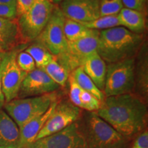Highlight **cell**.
Returning <instances> with one entry per match:
<instances>
[{"mask_svg":"<svg viewBox=\"0 0 148 148\" xmlns=\"http://www.w3.org/2000/svg\"><path fill=\"white\" fill-rule=\"evenodd\" d=\"M27 148H86L82 127L74 122L62 130L36 140Z\"/></svg>","mask_w":148,"mask_h":148,"instance_id":"9","label":"cell"},{"mask_svg":"<svg viewBox=\"0 0 148 148\" xmlns=\"http://www.w3.org/2000/svg\"><path fill=\"white\" fill-rule=\"evenodd\" d=\"M58 86L43 70L36 68L27 73L22 82L18 97L25 98L42 95L55 92Z\"/></svg>","mask_w":148,"mask_h":148,"instance_id":"13","label":"cell"},{"mask_svg":"<svg viewBox=\"0 0 148 148\" xmlns=\"http://www.w3.org/2000/svg\"><path fill=\"white\" fill-rule=\"evenodd\" d=\"M143 38L122 26L99 31L97 52L107 63L134 58L140 49Z\"/></svg>","mask_w":148,"mask_h":148,"instance_id":"2","label":"cell"},{"mask_svg":"<svg viewBox=\"0 0 148 148\" xmlns=\"http://www.w3.org/2000/svg\"><path fill=\"white\" fill-rule=\"evenodd\" d=\"M20 42L21 38L17 20L0 17V52L12 50Z\"/></svg>","mask_w":148,"mask_h":148,"instance_id":"16","label":"cell"},{"mask_svg":"<svg viewBox=\"0 0 148 148\" xmlns=\"http://www.w3.org/2000/svg\"><path fill=\"white\" fill-rule=\"evenodd\" d=\"M80 113V108L71 102L67 101H58L45 124L38 133L36 140L54 134L69 126L78 119Z\"/></svg>","mask_w":148,"mask_h":148,"instance_id":"11","label":"cell"},{"mask_svg":"<svg viewBox=\"0 0 148 148\" xmlns=\"http://www.w3.org/2000/svg\"><path fill=\"white\" fill-rule=\"evenodd\" d=\"M54 5L49 0H35L28 10L18 16L21 42H33L39 36L51 17Z\"/></svg>","mask_w":148,"mask_h":148,"instance_id":"4","label":"cell"},{"mask_svg":"<svg viewBox=\"0 0 148 148\" xmlns=\"http://www.w3.org/2000/svg\"><path fill=\"white\" fill-rule=\"evenodd\" d=\"M96 113L127 138L140 134L147 122V105L132 92L106 97Z\"/></svg>","mask_w":148,"mask_h":148,"instance_id":"1","label":"cell"},{"mask_svg":"<svg viewBox=\"0 0 148 148\" xmlns=\"http://www.w3.org/2000/svg\"><path fill=\"white\" fill-rule=\"evenodd\" d=\"M58 101L53 102L46 112L38 114L18 127L20 132V148H27L36 140L38 133L49 117Z\"/></svg>","mask_w":148,"mask_h":148,"instance_id":"14","label":"cell"},{"mask_svg":"<svg viewBox=\"0 0 148 148\" xmlns=\"http://www.w3.org/2000/svg\"><path fill=\"white\" fill-rule=\"evenodd\" d=\"M18 53L16 49L5 52L0 62V78L5 103L18 97L22 82L27 75L16 63Z\"/></svg>","mask_w":148,"mask_h":148,"instance_id":"8","label":"cell"},{"mask_svg":"<svg viewBox=\"0 0 148 148\" xmlns=\"http://www.w3.org/2000/svg\"><path fill=\"white\" fill-rule=\"evenodd\" d=\"M134 69V58L108 64L103 90L105 97L132 92L135 86Z\"/></svg>","mask_w":148,"mask_h":148,"instance_id":"6","label":"cell"},{"mask_svg":"<svg viewBox=\"0 0 148 148\" xmlns=\"http://www.w3.org/2000/svg\"><path fill=\"white\" fill-rule=\"evenodd\" d=\"M16 63L22 71L28 73L36 69V64L33 58L26 51H18L16 56Z\"/></svg>","mask_w":148,"mask_h":148,"instance_id":"27","label":"cell"},{"mask_svg":"<svg viewBox=\"0 0 148 148\" xmlns=\"http://www.w3.org/2000/svg\"><path fill=\"white\" fill-rule=\"evenodd\" d=\"M57 101L55 92L25 98H16L5 103L8 114L18 127L21 126L38 114L46 112L51 104Z\"/></svg>","mask_w":148,"mask_h":148,"instance_id":"5","label":"cell"},{"mask_svg":"<svg viewBox=\"0 0 148 148\" xmlns=\"http://www.w3.org/2000/svg\"><path fill=\"white\" fill-rule=\"evenodd\" d=\"M125 8L137 10L145 14L147 0H121Z\"/></svg>","mask_w":148,"mask_h":148,"instance_id":"29","label":"cell"},{"mask_svg":"<svg viewBox=\"0 0 148 148\" xmlns=\"http://www.w3.org/2000/svg\"><path fill=\"white\" fill-rule=\"evenodd\" d=\"M69 98L71 102L73 105L76 106L78 108H81V102L79 99V96L82 92V89L80 86L77 84V83L75 82V79L73 78V75L70 74L69 79Z\"/></svg>","mask_w":148,"mask_h":148,"instance_id":"28","label":"cell"},{"mask_svg":"<svg viewBox=\"0 0 148 148\" xmlns=\"http://www.w3.org/2000/svg\"><path fill=\"white\" fill-rule=\"evenodd\" d=\"M143 59L138 63V88L144 95H147L148 88V74H147V54L144 52Z\"/></svg>","mask_w":148,"mask_h":148,"instance_id":"24","label":"cell"},{"mask_svg":"<svg viewBox=\"0 0 148 148\" xmlns=\"http://www.w3.org/2000/svg\"><path fill=\"white\" fill-rule=\"evenodd\" d=\"M119 26L125 27L135 34H141L145 31V14L139 11L123 8L117 14Z\"/></svg>","mask_w":148,"mask_h":148,"instance_id":"18","label":"cell"},{"mask_svg":"<svg viewBox=\"0 0 148 148\" xmlns=\"http://www.w3.org/2000/svg\"><path fill=\"white\" fill-rule=\"evenodd\" d=\"M130 148H148V132L147 129L144 130L143 132L138 134Z\"/></svg>","mask_w":148,"mask_h":148,"instance_id":"31","label":"cell"},{"mask_svg":"<svg viewBox=\"0 0 148 148\" xmlns=\"http://www.w3.org/2000/svg\"><path fill=\"white\" fill-rule=\"evenodd\" d=\"M0 17L8 19H16L17 17L16 5L0 4Z\"/></svg>","mask_w":148,"mask_h":148,"instance_id":"30","label":"cell"},{"mask_svg":"<svg viewBox=\"0 0 148 148\" xmlns=\"http://www.w3.org/2000/svg\"><path fill=\"white\" fill-rule=\"evenodd\" d=\"M87 28L95 29V30H104V29L112 28L119 26V20L117 15H109L99 16L97 19L92 21L80 23Z\"/></svg>","mask_w":148,"mask_h":148,"instance_id":"23","label":"cell"},{"mask_svg":"<svg viewBox=\"0 0 148 148\" xmlns=\"http://www.w3.org/2000/svg\"><path fill=\"white\" fill-rule=\"evenodd\" d=\"M35 0H16L17 17L25 13L32 6Z\"/></svg>","mask_w":148,"mask_h":148,"instance_id":"32","label":"cell"},{"mask_svg":"<svg viewBox=\"0 0 148 148\" xmlns=\"http://www.w3.org/2000/svg\"><path fill=\"white\" fill-rule=\"evenodd\" d=\"M0 148H20L18 127L1 109H0Z\"/></svg>","mask_w":148,"mask_h":148,"instance_id":"15","label":"cell"},{"mask_svg":"<svg viewBox=\"0 0 148 148\" xmlns=\"http://www.w3.org/2000/svg\"><path fill=\"white\" fill-rule=\"evenodd\" d=\"M33 42H34L28 46L25 51L32 56L36 64V67L42 69L49 63L53 56L42 44L37 41Z\"/></svg>","mask_w":148,"mask_h":148,"instance_id":"22","label":"cell"},{"mask_svg":"<svg viewBox=\"0 0 148 148\" xmlns=\"http://www.w3.org/2000/svg\"><path fill=\"white\" fill-rule=\"evenodd\" d=\"M5 103V97H4V95H3V92L2 90L1 78H0V109H1V108H3V107L4 106Z\"/></svg>","mask_w":148,"mask_h":148,"instance_id":"33","label":"cell"},{"mask_svg":"<svg viewBox=\"0 0 148 148\" xmlns=\"http://www.w3.org/2000/svg\"><path fill=\"white\" fill-rule=\"evenodd\" d=\"M4 54H5V53H3V52H0V62H1V60H2L3 57L4 56Z\"/></svg>","mask_w":148,"mask_h":148,"instance_id":"36","label":"cell"},{"mask_svg":"<svg viewBox=\"0 0 148 148\" xmlns=\"http://www.w3.org/2000/svg\"><path fill=\"white\" fill-rule=\"evenodd\" d=\"M58 86H64L67 82L70 73L56 58H53L43 69H42Z\"/></svg>","mask_w":148,"mask_h":148,"instance_id":"21","label":"cell"},{"mask_svg":"<svg viewBox=\"0 0 148 148\" xmlns=\"http://www.w3.org/2000/svg\"><path fill=\"white\" fill-rule=\"evenodd\" d=\"M65 16L57 5H54L52 14L45 28L34 41L42 44L55 58L66 52L68 41L64 33Z\"/></svg>","mask_w":148,"mask_h":148,"instance_id":"7","label":"cell"},{"mask_svg":"<svg viewBox=\"0 0 148 148\" xmlns=\"http://www.w3.org/2000/svg\"><path fill=\"white\" fill-rule=\"evenodd\" d=\"M99 34V32L76 41L68 42L66 52L56 58L69 73H71L82 65L88 56L97 51Z\"/></svg>","mask_w":148,"mask_h":148,"instance_id":"10","label":"cell"},{"mask_svg":"<svg viewBox=\"0 0 148 148\" xmlns=\"http://www.w3.org/2000/svg\"><path fill=\"white\" fill-rule=\"evenodd\" d=\"M82 127L86 148H127L129 138L121 135L96 112H90Z\"/></svg>","mask_w":148,"mask_h":148,"instance_id":"3","label":"cell"},{"mask_svg":"<svg viewBox=\"0 0 148 148\" xmlns=\"http://www.w3.org/2000/svg\"><path fill=\"white\" fill-rule=\"evenodd\" d=\"M99 31L87 28L79 22L65 18L64 33L68 42H74L81 38L95 34Z\"/></svg>","mask_w":148,"mask_h":148,"instance_id":"19","label":"cell"},{"mask_svg":"<svg viewBox=\"0 0 148 148\" xmlns=\"http://www.w3.org/2000/svg\"><path fill=\"white\" fill-rule=\"evenodd\" d=\"M81 102V108L88 112H97L101 105V101H99L93 95L86 90H82L79 96Z\"/></svg>","mask_w":148,"mask_h":148,"instance_id":"26","label":"cell"},{"mask_svg":"<svg viewBox=\"0 0 148 148\" xmlns=\"http://www.w3.org/2000/svg\"><path fill=\"white\" fill-rule=\"evenodd\" d=\"M51 3H52L53 4L57 5L58 3H60L62 1V0H49Z\"/></svg>","mask_w":148,"mask_h":148,"instance_id":"35","label":"cell"},{"mask_svg":"<svg viewBox=\"0 0 148 148\" xmlns=\"http://www.w3.org/2000/svg\"><path fill=\"white\" fill-rule=\"evenodd\" d=\"M81 66L84 73L95 83L96 86L103 91L105 85L107 65L97 51L85 59Z\"/></svg>","mask_w":148,"mask_h":148,"instance_id":"17","label":"cell"},{"mask_svg":"<svg viewBox=\"0 0 148 148\" xmlns=\"http://www.w3.org/2000/svg\"><path fill=\"white\" fill-rule=\"evenodd\" d=\"M71 74L73 75L75 82L77 83V84L80 86L82 90L91 93L101 102L103 101L106 97H105L103 91L99 90L96 86L95 83L91 80V79L84 73L82 66H79L75 69Z\"/></svg>","mask_w":148,"mask_h":148,"instance_id":"20","label":"cell"},{"mask_svg":"<svg viewBox=\"0 0 148 148\" xmlns=\"http://www.w3.org/2000/svg\"><path fill=\"white\" fill-rule=\"evenodd\" d=\"M59 8L65 18L79 23L92 21L100 16L99 0H62Z\"/></svg>","mask_w":148,"mask_h":148,"instance_id":"12","label":"cell"},{"mask_svg":"<svg viewBox=\"0 0 148 148\" xmlns=\"http://www.w3.org/2000/svg\"><path fill=\"white\" fill-rule=\"evenodd\" d=\"M0 4L16 5V0H0Z\"/></svg>","mask_w":148,"mask_h":148,"instance_id":"34","label":"cell"},{"mask_svg":"<svg viewBox=\"0 0 148 148\" xmlns=\"http://www.w3.org/2000/svg\"><path fill=\"white\" fill-rule=\"evenodd\" d=\"M123 8L121 0H99L100 16L117 15Z\"/></svg>","mask_w":148,"mask_h":148,"instance_id":"25","label":"cell"}]
</instances>
